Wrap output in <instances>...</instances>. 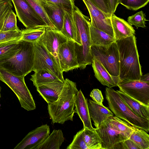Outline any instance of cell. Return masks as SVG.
I'll return each mask as SVG.
<instances>
[{"instance_id":"obj_14","label":"cell","mask_w":149,"mask_h":149,"mask_svg":"<svg viewBox=\"0 0 149 149\" xmlns=\"http://www.w3.org/2000/svg\"><path fill=\"white\" fill-rule=\"evenodd\" d=\"M88 11L91 25L114 37L111 18L108 17L97 8L90 0H82Z\"/></svg>"},{"instance_id":"obj_40","label":"cell","mask_w":149,"mask_h":149,"mask_svg":"<svg viewBox=\"0 0 149 149\" xmlns=\"http://www.w3.org/2000/svg\"><path fill=\"white\" fill-rule=\"evenodd\" d=\"M98 9L108 17L111 18L112 13L105 0H90Z\"/></svg>"},{"instance_id":"obj_33","label":"cell","mask_w":149,"mask_h":149,"mask_svg":"<svg viewBox=\"0 0 149 149\" xmlns=\"http://www.w3.org/2000/svg\"><path fill=\"white\" fill-rule=\"evenodd\" d=\"M83 131V128L74 136L72 141L67 149H88L84 141Z\"/></svg>"},{"instance_id":"obj_3","label":"cell","mask_w":149,"mask_h":149,"mask_svg":"<svg viewBox=\"0 0 149 149\" xmlns=\"http://www.w3.org/2000/svg\"><path fill=\"white\" fill-rule=\"evenodd\" d=\"M78 91L76 83L68 78L65 79L62 90L57 100L48 104V112L52 124H63L67 121H73Z\"/></svg>"},{"instance_id":"obj_30","label":"cell","mask_w":149,"mask_h":149,"mask_svg":"<svg viewBox=\"0 0 149 149\" xmlns=\"http://www.w3.org/2000/svg\"><path fill=\"white\" fill-rule=\"evenodd\" d=\"M45 29V26H38L21 29L22 36L21 40L34 42L37 41L43 35Z\"/></svg>"},{"instance_id":"obj_4","label":"cell","mask_w":149,"mask_h":149,"mask_svg":"<svg viewBox=\"0 0 149 149\" xmlns=\"http://www.w3.org/2000/svg\"><path fill=\"white\" fill-rule=\"evenodd\" d=\"M73 15L76 25L77 35L75 51L81 69H85L92 62L91 52V42L89 18L84 15L75 5L73 7Z\"/></svg>"},{"instance_id":"obj_17","label":"cell","mask_w":149,"mask_h":149,"mask_svg":"<svg viewBox=\"0 0 149 149\" xmlns=\"http://www.w3.org/2000/svg\"><path fill=\"white\" fill-rule=\"evenodd\" d=\"M64 82L59 80L38 86L37 91L42 98L48 103L56 101L62 90Z\"/></svg>"},{"instance_id":"obj_27","label":"cell","mask_w":149,"mask_h":149,"mask_svg":"<svg viewBox=\"0 0 149 149\" xmlns=\"http://www.w3.org/2000/svg\"><path fill=\"white\" fill-rule=\"evenodd\" d=\"M31 76L30 80L33 82V85L36 88L59 80L51 72L45 70H38Z\"/></svg>"},{"instance_id":"obj_15","label":"cell","mask_w":149,"mask_h":149,"mask_svg":"<svg viewBox=\"0 0 149 149\" xmlns=\"http://www.w3.org/2000/svg\"><path fill=\"white\" fill-rule=\"evenodd\" d=\"M50 134L49 126L42 125L29 132L14 149H36Z\"/></svg>"},{"instance_id":"obj_16","label":"cell","mask_w":149,"mask_h":149,"mask_svg":"<svg viewBox=\"0 0 149 149\" xmlns=\"http://www.w3.org/2000/svg\"><path fill=\"white\" fill-rule=\"evenodd\" d=\"M55 29H62L65 12L54 3L45 0H38Z\"/></svg>"},{"instance_id":"obj_31","label":"cell","mask_w":149,"mask_h":149,"mask_svg":"<svg viewBox=\"0 0 149 149\" xmlns=\"http://www.w3.org/2000/svg\"><path fill=\"white\" fill-rule=\"evenodd\" d=\"M19 29L17 24L16 15L12 9L6 17L2 27L0 31L6 32Z\"/></svg>"},{"instance_id":"obj_36","label":"cell","mask_w":149,"mask_h":149,"mask_svg":"<svg viewBox=\"0 0 149 149\" xmlns=\"http://www.w3.org/2000/svg\"><path fill=\"white\" fill-rule=\"evenodd\" d=\"M41 17L48 26L55 29L51 22L38 0H26Z\"/></svg>"},{"instance_id":"obj_34","label":"cell","mask_w":149,"mask_h":149,"mask_svg":"<svg viewBox=\"0 0 149 149\" xmlns=\"http://www.w3.org/2000/svg\"><path fill=\"white\" fill-rule=\"evenodd\" d=\"M118 2L128 9L136 11L146 5L149 0H118Z\"/></svg>"},{"instance_id":"obj_26","label":"cell","mask_w":149,"mask_h":149,"mask_svg":"<svg viewBox=\"0 0 149 149\" xmlns=\"http://www.w3.org/2000/svg\"><path fill=\"white\" fill-rule=\"evenodd\" d=\"M111 127L129 139L136 127L133 126L115 116L109 117L107 120Z\"/></svg>"},{"instance_id":"obj_5","label":"cell","mask_w":149,"mask_h":149,"mask_svg":"<svg viewBox=\"0 0 149 149\" xmlns=\"http://www.w3.org/2000/svg\"><path fill=\"white\" fill-rule=\"evenodd\" d=\"M105 93L109 107L115 116L133 126L148 132L149 120L139 116L134 112L116 91L112 88L106 87Z\"/></svg>"},{"instance_id":"obj_37","label":"cell","mask_w":149,"mask_h":149,"mask_svg":"<svg viewBox=\"0 0 149 149\" xmlns=\"http://www.w3.org/2000/svg\"><path fill=\"white\" fill-rule=\"evenodd\" d=\"M23 40H15L0 43V56L20 47Z\"/></svg>"},{"instance_id":"obj_9","label":"cell","mask_w":149,"mask_h":149,"mask_svg":"<svg viewBox=\"0 0 149 149\" xmlns=\"http://www.w3.org/2000/svg\"><path fill=\"white\" fill-rule=\"evenodd\" d=\"M17 16L26 29L48 26L41 17L26 0H11Z\"/></svg>"},{"instance_id":"obj_11","label":"cell","mask_w":149,"mask_h":149,"mask_svg":"<svg viewBox=\"0 0 149 149\" xmlns=\"http://www.w3.org/2000/svg\"><path fill=\"white\" fill-rule=\"evenodd\" d=\"M68 40L60 31L49 26L45 27V33L38 40L44 45L61 71L58 54L59 48L61 44Z\"/></svg>"},{"instance_id":"obj_24","label":"cell","mask_w":149,"mask_h":149,"mask_svg":"<svg viewBox=\"0 0 149 149\" xmlns=\"http://www.w3.org/2000/svg\"><path fill=\"white\" fill-rule=\"evenodd\" d=\"M60 31L68 40H72L77 43V31L72 14L65 12L63 26Z\"/></svg>"},{"instance_id":"obj_10","label":"cell","mask_w":149,"mask_h":149,"mask_svg":"<svg viewBox=\"0 0 149 149\" xmlns=\"http://www.w3.org/2000/svg\"><path fill=\"white\" fill-rule=\"evenodd\" d=\"M117 86L130 97L149 105V83L139 80L121 81Z\"/></svg>"},{"instance_id":"obj_19","label":"cell","mask_w":149,"mask_h":149,"mask_svg":"<svg viewBox=\"0 0 149 149\" xmlns=\"http://www.w3.org/2000/svg\"><path fill=\"white\" fill-rule=\"evenodd\" d=\"M92 65L95 76L102 84L110 88L117 86L120 81L118 76L111 75L102 64L96 59L93 58Z\"/></svg>"},{"instance_id":"obj_38","label":"cell","mask_w":149,"mask_h":149,"mask_svg":"<svg viewBox=\"0 0 149 149\" xmlns=\"http://www.w3.org/2000/svg\"><path fill=\"white\" fill-rule=\"evenodd\" d=\"M12 2L11 0H0V31L6 17L13 8Z\"/></svg>"},{"instance_id":"obj_1","label":"cell","mask_w":149,"mask_h":149,"mask_svg":"<svg viewBox=\"0 0 149 149\" xmlns=\"http://www.w3.org/2000/svg\"><path fill=\"white\" fill-rule=\"evenodd\" d=\"M116 42L119 54L120 81L139 80L142 73L135 35Z\"/></svg>"},{"instance_id":"obj_28","label":"cell","mask_w":149,"mask_h":149,"mask_svg":"<svg viewBox=\"0 0 149 149\" xmlns=\"http://www.w3.org/2000/svg\"><path fill=\"white\" fill-rule=\"evenodd\" d=\"M83 134L85 142L88 149H101V139L95 130L83 128Z\"/></svg>"},{"instance_id":"obj_44","label":"cell","mask_w":149,"mask_h":149,"mask_svg":"<svg viewBox=\"0 0 149 149\" xmlns=\"http://www.w3.org/2000/svg\"><path fill=\"white\" fill-rule=\"evenodd\" d=\"M140 81L149 83V74L147 73L144 75H142L139 80Z\"/></svg>"},{"instance_id":"obj_39","label":"cell","mask_w":149,"mask_h":149,"mask_svg":"<svg viewBox=\"0 0 149 149\" xmlns=\"http://www.w3.org/2000/svg\"><path fill=\"white\" fill-rule=\"evenodd\" d=\"M51 2L63 9L65 12L72 14L73 8L75 5L74 0H45Z\"/></svg>"},{"instance_id":"obj_8","label":"cell","mask_w":149,"mask_h":149,"mask_svg":"<svg viewBox=\"0 0 149 149\" xmlns=\"http://www.w3.org/2000/svg\"><path fill=\"white\" fill-rule=\"evenodd\" d=\"M33 43L34 59L32 71L36 72L41 70H47L64 82L65 79L63 72L49 53L44 45L39 40Z\"/></svg>"},{"instance_id":"obj_22","label":"cell","mask_w":149,"mask_h":149,"mask_svg":"<svg viewBox=\"0 0 149 149\" xmlns=\"http://www.w3.org/2000/svg\"><path fill=\"white\" fill-rule=\"evenodd\" d=\"M116 91L124 102L134 112L139 116L149 120V105L140 103L120 90Z\"/></svg>"},{"instance_id":"obj_6","label":"cell","mask_w":149,"mask_h":149,"mask_svg":"<svg viewBox=\"0 0 149 149\" xmlns=\"http://www.w3.org/2000/svg\"><path fill=\"white\" fill-rule=\"evenodd\" d=\"M0 80L6 84L17 96L22 107L27 111L35 109L36 104L24 77L14 75L0 68Z\"/></svg>"},{"instance_id":"obj_20","label":"cell","mask_w":149,"mask_h":149,"mask_svg":"<svg viewBox=\"0 0 149 149\" xmlns=\"http://www.w3.org/2000/svg\"><path fill=\"white\" fill-rule=\"evenodd\" d=\"M82 121L84 128L93 130L90 117L87 99L80 89L77 94L74 109Z\"/></svg>"},{"instance_id":"obj_25","label":"cell","mask_w":149,"mask_h":149,"mask_svg":"<svg viewBox=\"0 0 149 149\" xmlns=\"http://www.w3.org/2000/svg\"><path fill=\"white\" fill-rule=\"evenodd\" d=\"M64 139L61 130H54L36 149H59Z\"/></svg>"},{"instance_id":"obj_12","label":"cell","mask_w":149,"mask_h":149,"mask_svg":"<svg viewBox=\"0 0 149 149\" xmlns=\"http://www.w3.org/2000/svg\"><path fill=\"white\" fill-rule=\"evenodd\" d=\"M58 54L61 70L63 73L79 68L74 41L68 40L61 44Z\"/></svg>"},{"instance_id":"obj_29","label":"cell","mask_w":149,"mask_h":149,"mask_svg":"<svg viewBox=\"0 0 149 149\" xmlns=\"http://www.w3.org/2000/svg\"><path fill=\"white\" fill-rule=\"evenodd\" d=\"M146 131L136 127L129 139L132 141L141 149H149V135Z\"/></svg>"},{"instance_id":"obj_23","label":"cell","mask_w":149,"mask_h":149,"mask_svg":"<svg viewBox=\"0 0 149 149\" xmlns=\"http://www.w3.org/2000/svg\"><path fill=\"white\" fill-rule=\"evenodd\" d=\"M90 31L91 45L107 46L116 41L115 38L91 25Z\"/></svg>"},{"instance_id":"obj_2","label":"cell","mask_w":149,"mask_h":149,"mask_svg":"<svg viewBox=\"0 0 149 149\" xmlns=\"http://www.w3.org/2000/svg\"><path fill=\"white\" fill-rule=\"evenodd\" d=\"M34 59L33 42L23 40L21 47L0 56V68L24 77L32 71Z\"/></svg>"},{"instance_id":"obj_13","label":"cell","mask_w":149,"mask_h":149,"mask_svg":"<svg viewBox=\"0 0 149 149\" xmlns=\"http://www.w3.org/2000/svg\"><path fill=\"white\" fill-rule=\"evenodd\" d=\"M95 130L101 139L102 149H116L118 144L128 139L112 129L107 120L102 123Z\"/></svg>"},{"instance_id":"obj_41","label":"cell","mask_w":149,"mask_h":149,"mask_svg":"<svg viewBox=\"0 0 149 149\" xmlns=\"http://www.w3.org/2000/svg\"><path fill=\"white\" fill-rule=\"evenodd\" d=\"M90 96L95 102L100 105H103V97L101 91L99 89L95 88L93 90Z\"/></svg>"},{"instance_id":"obj_7","label":"cell","mask_w":149,"mask_h":149,"mask_svg":"<svg viewBox=\"0 0 149 149\" xmlns=\"http://www.w3.org/2000/svg\"><path fill=\"white\" fill-rule=\"evenodd\" d=\"M91 49L92 59L99 61L111 75L119 76V54L116 41L107 46L92 45Z\"/></svg>"},{"instance_id":"obj_32","label":"cell","mask_w":149,"mask_h":149,"mask_svg":"<svg viewBox=\"0 0 149 149\" xmlns=\"http://www.w3.org/2000/svg\"><path fill=\"white\" fill-rule=\"evenodd\" d=\"M146 17L145 14L141 10L129 16L127 21L131 25H134L137 29L140 27L145 28L146 27V21H148L146 19Z\"/></svg>"},{"instance_id":"obj_35","label":"cell","mask_w":149,"mask_h":149,"mask_svg":"<svg viewBox=\"0 0 149 149\" xmlns=\"http://www.w3.org/2000/svg\"><path fill=\"white\" fill-rule=\"evenodd\" d=\"M22 36V31L20 29L6 32L0 31V43L10 41L20 40Z\"/></svg>"},{"instance_id":"obj_21","label":"cell","mask_w":149,"mask_h":149,"mask_svg":"<svg viewBox=\"0 0 149 149\" xmlns=\"http://www.w3.org/2000/svg\"><path fill=\"white\" fill-rule=\"evenodd\" d=\"M112 26L116 40L135 35V31L128 22L113 13L111 17Z\"/></svg>"},{"instance_id":"obj_18","label":"cell","mask_w":149,"mask_h":149,"mask_svg":"<svg viewBox=\"0 0 149 149\" xmlns=\"http://www.w3.org/2000/svg\"><path fill=\"white\" fill-rule=\"evenodd\" d=\"M88 104L90 117L93 121L96 128L102 123L113 116V113L103 105L99 104L91 99L89 100Z\"/></svg>"},{"instance_id":"obj_42","label":"cell","mask_w":149,"mask_h":149,"mask_svg":"<svg viewBox=\"0 0 149 149\" xmlns=\"http://www.w3.org/2000/svg\"><path fill=\"white\" fill-rule=\"evenodd\" d=\"M121 149H141L132 141L128 139L121 143Z\"/></svg>"},{"instance_id":"obj_43","label":"cell","mask_w":149,"mask_h":149,"mask_svg":"<svg viewBox=\"0 0 149 149\" xmlns=\"http://www.w3.org/2000/svg\"><path fill=\"white\" fill-rule=\"evenodd\" d=\"M112 14L114 13L119 4L118 0H105Z\"/></svg>"}]
</instances>
